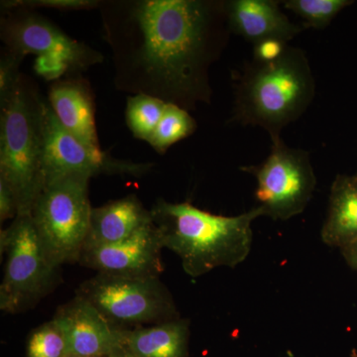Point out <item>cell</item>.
I'll use <instances>...</instances> for the list:
<instances>
[{
    "label": "cell",
    "mask_w": 357,
    "mask_h": 357,
    "mask_svg": "<svg viewBox=\"0 0 357 357\" xmlns=\"http://www.w3.org/2000/svg\"><path fill=\"white\" fill-rule=\"evenodd\" d=\"M117 91L194 110L213 98L211 69L230 30L225 0H102Z\"/></svg>",
    "instance_id": "6da1fadb"
},
{
    "label": "cell",
    "mask_w": 357,
    "mask_h": 357,
    "mask_svg": "<svg viewBox=\"0 0 357 357\" xmlns=\"http://www.w3.org/2000/svg\"><path fill=\"white\" fill-rule=\"evenodd\" d=\"M150 211L162 245L180 257L183 269L192 278L245 261L252 248V223L264 217L257 206L241 215L225 217L189 202L170 203L164 199Z\"/></svg>",
    "instance_id": "7a4b0ae2"
},
{
    "label": "cell",
    "mask_w": 357,
    "mask_h": 357,
    "mask_svg": "<svg viewBox=\"0 0 357 357\" xmlns=\"http://www.w3.org/2000/svg\"><path fill=\"white\" fill-rule=\"evenodd\" d=\"M232 77L234 102L230 121L261 128L271 141L281 138L283 129L307 112L316 95L306 53L290 45L273 62L252 60Z\"/></svg>",
    "instance_id": "3957f363"
},
{
    "label": "cell",
    "mask_w": 357,
    "mask_h": 357,
    "mask_svg": "<svg viewBox=\"0 0 357 357\" xmlns=\"http://www.w3.org/2000/svg\"><path fill=\"white\" fill-rule=\"evenodd\" d=\"M46 102L25 75L13 93L0 102V178L15 195L20 217L31 215L44 189Z\"/></svg>",
    "instance_id": "277c9868"
},
{
    "label": "cell",
    "mask_w": 357,
    "mask_h": 357,
    "mask_svg": "<svg viewBox=\"0 0 357 357\" xmlns=\"http://www.w3.org/2000/svg\"><path fill=\"white\" fill-rule=\"evenodd\" d=\"M91 178L74 176L46 185L35 202L33 225L49 261L79 263L91 222Z\"/></svg>",
    "instance_id": "5b68a950"
},
{
    "label": "cell",
    "mask_w": 357,
    "mask_h": 357,
    "mask_svg": "<svg viewBox=\"0 0 357 357\" xmlns=\"http://www.w3.org/2000/svg\"><path fill=\"white\" fill-rule=\"evenodd\" d=\"M0 251L6 255L0 286V309L20 314L32 309L61 283V267L49 261L31 215H18L0 232Z\"/></svg>",
    "instance_id": "8992f818"
},
{
    "label": "cell",
    "mask_w": 357,
    "mask_h": 357,
    "mask_svg": "<svg viewBox=\"0 0 357 357\" xmlns=\"http://www.w3.org/2000/svg\"><path fill=\"white\" fill-rule=\"evenodd\" d=\"M76 296L86 300L117 330H132L180 319L172 294L160 278H122L96 274Z\"/></svg>",
    "instance_id": "52a82bcc"
},
{
    "label": "cell",
    "mask_w": 357,
    "mask_h": 357,
    "mask_svg": "<svg viewBox=\"0 0 357 357\" xmlns=\"http://www.w3.org/2000/svg\"><path fill=\"white\" fill-rule=\"evenodd\" d=\"M257 182L255 197L264 217L288 220L310 204L317 178L307 152L288 146L282 138L272 141L271 151L261 164L245 166Z\"/></svg>",
    "instance_id": "ba28073f"
},
{
    "label": "cell",
    "mask_w": 357,
    "mask_h": 357,
    "mask_svg": "<svg viewBox=\"0 0 357 357\" xmlns=\"http://www.w3.org/2000/svg\"><path fill=\"white\" fill-rule=\"evenodd\" d=\"M0 39L4 48L26 57L57 61L70 69V76L102 64V54L72 38L48 18L23 6L1 8Z\"/></svg>",
    "instance_id": "9c48e42d"
},
{
    "label": "cell",
    "mask_w": 357,
    "mask_h": 357,
    "mask_svg": "<svg viewBox=\"0 0 357 357\" xmlns=\"http://www.w3.org/2000/svg\"><path fill=\"white\" fill-rule=\"evenodd\" d=\"M153 168V163L114 158L102 149L84 144L61 126L47 100L44 114V187L74 176L89 178L98 175L139 178Z\"/></svg>",
    "instance_id": "30bf717a"
},
{
    "label": "cell",
    "mask_w": 357,
    "mask_h": 357,
    "mask_svg": "<svg viewBox=\"0 0 357 357\" xmlns=\"http://www.w3.org/2000/svg\"><path fill=\"white\" fill-rule=\"evenodd\" d=\"M154 223L122 243L84 248L79 263L98 274L122 278H160L163 250Z\"/></svg>",
    "instance_id": "8fae6325"
},
{
    "label": "cell",
    "mask_w": 357,
    "mask_h": 357,
    "mask_svg": "<svg viewBox=\"0 0 357 357\" xmlns=\"http://www.w3.org/2000/svg\"><path fill=\"white\" fill-rule=\"evenodd\" d=\"M64 333L68 356L109 357L122 349V331L114 328L93 305L76 297L59 307L53 318Z\"/></svg>",
    "instance_id": "7c38bea8"
},
{
    "label": "cell",
    "mask_w": 357,
    "mask_h": 357,
    "mask_svg": "<svg viewBox=\"0 0 357 357\" xmlns=\"http://www.w3.org/2000/svg\"><path fill=\"white\" fill-rule=\"evenodd\" d=\"M230 32L255 45L266 39L289 43L304 29L292 22L274 0H225Z\"/></svg>",
    "instance_id": "4fadbf2b"
},
{
    "label": "cell",
    "mask_w": 357,
    "mask_h": 357,
    "mask_svg": "<svg viewBox=\"0 0 357 357\" xmlns=\"http://www.w3.org/2000/svg\"><path fill=\"white\" fill-rule=\"evenodd\" d=\"M48 103L56 119L68 131L89 146L102 149L96 126V105L89 82L81 75L51 84Z\"/></svg>",
    "instance_id": "5bb4252c"
},
{
    "label": "cell",
    "mask_w": 357,
    "mask_h": 357,
    "mask_svg": "<svg viewBox=\"0 0 357 357\" xmlns=\"http://www.w3.org/2000/svg\"><path fill=\"white\" fill-rule=\"evenodd\" d=\"M152 223L151 211L135 195L109 202L93 208L84 248L122 243Z\"/></svg>",
    "instance_id": "9a60e30c"
},
{
    "label": "cell",
    "mask_w": 357,
    "mask_h": 357,
    "mask_svg": "<svg viewBox=\"0 0 357 357\" xmlns=\"http://www.w3.org/2000/svg\"><path fill=\"white\" fill-rule=\"evenodd\" d=\"M189 342L188 319L122 331V347L133 357H189Z\"/></svg>",
    "instance_id": "2e32d148"
},
{
    "label": "cell",
    "mask_w": 357,
    "mask_h": 357,
    "mask_svg": "<svg viewBox=\"0 0 357 357\" xmlns=\"http://www.w3.org/2000/svg\"><path fill=\"white\" fill-rule=\"evenodd\" d=\"M326 245L342 250L357 239V175H337L321 231Z\"/></svg>",
    "instance_id": "e0dca14e"
},
{
    "label": "cell",
    "mask_w": 357,
    "mask_h": 357,
    "mask_svg": "<svg viewBox=\"0 0 357 357\" xmlns=\"http://www.w3.org/2000/svg\"><path fill=\"white\" fill-rule=\"evenodd\" d=\"M168 103L145 95L130 96L128 98L126 121L133 137L149 142L156 130Z\"/></svg>",
    "instance_id": "ac0fdd59"
},
{
    "label": "cell",
    "mask_w": 357,
    "mask_h": 357,
    "mask_svg": "<svg viewBox=\"0 0 357 357\" xmlns=\"http://www.w3.org/2000/svg\"><path fill=\"white\" fill-rule=\"evenodd\" d=\"M197 121L188 110L168 103L156 130L148 144L157 153L164 155L176 143L196 132Z\"/></svg>",
    "instance_id": "d6986e66"
},
{
    "label": "cell",
    "mask_w": 357,
    "mask_h": 357,
    "mask_svg": "<svg viewBox=\"0 0 357 357\" xmlns=\"http://www.w3.org/2000/svg\"><path fill=\"white\" fill-rule=\"evenodd\" d=\"M351 0H286L282 2L287 10L303 21V27L325 29L340 11L351 6Z\"/></svg>",
    "instance_id": "ffe728a7"
},
{
    "label": "cell",
    "mask_w": 357,
    "mask_h": 357,
    "mask_svg": "<svg viewBox=\"0 0 357 357\" xmlns=\"http://www.w3.org/2000/svg\"><path fill=\"white\" fill-rule=\"evenodd\" d=\"M27 357H68L66 337L54 319L33 330L28 337Z\"/></svg>",
    "instance_id": "44dd1931"
},
{
    "label": "cell",
    "mask_w": 357,
    "mask_h": 357,
    "mask_svg": "<svg viewBox=\"0 0 357 357\" xmlns=\"http://www.w3.org/2000/svg\"><path fill=\"white\" fill-rule=\"evenodd\" d=\"M102 0H4L1 8L23 6L27 8H50L62 11H81L98 9Z\"/></svg>",
    "instance_id": "7402d4cb"
},
{
    "label": "cell",
    "mask_w": 357,
    "mask_h": 357,
    "mask_svg": "<svg viewBox=\"0 0 357 357\" xmlns=\"http://www.w3.org/2000/svg\"><path fill=\"white\" fill-rule=\"evenodd\" d=\"M24 59L6 48L2 50L0 57V102L6 100L20 83L23 75L20 67Z\"/></svg>",
    "instance_id": "603a6c76"
},
{
    "label": "cell",
    "mask_w": 357,
    "mask_h": 357,
    "mask_svg": "<svg viewBox=\"0 0 357 357\" xmlns=\"http://www.w3.org/2000/svg\"><path fill=\"white\" fill-rule=\"evenodd\" d=\"M289 43L279 39H266L253 45L252 60L259 63H270L285 53Z\"/></svg>",
    "instance_id": "cb8c5ba5"
},
{
    "label": "cell",
    "mask_w": 357,
    "mask_h": 357,
    "mask_svg": "<svg viewBox=\"0 0 357 357\" xmlns=\"http://www.w3.org/2000/svg\"><path fill=\"white\" fill-rule=\"evenodd\" d=\"M18 215L15 195L6 181L0 178V220H15Z\"/></svg>",
    "instance_id": "d4e9b609"
},
{
    "label": "cell",
    "mask_w": 357,
    "mask_h": 357,
    "mask_svg": "<svg viewBox=\"0 0 357 357\" xmlns=\"http://www.w3.org/2000/svg\"><path fill=\"white\" fill-rule=\"evenodd\" d=\"M345 262L352 270L357 271V239L349 246L340 250Z\"/></svg>",
    "instance_id": "484cf974"
},
{
    "label": "cell",
    "mask_w": 357,
    "mask_h": 357,
    "mask_svg": "<svg viewBox=\"0 0 357 357\" xmlns=\"http://www.w3.org/2000/svg\"><path fill=\"white\" fill-rule=\"evenodd\" d=\"M109 357H133L129 354L128 351H126V349L122 347V349H119V351H115L114 354H112Z\"/></svg>",
    "instance_id": "4316f807"
},
{
    "label": "cell",
    "mask_w": 357,
    "mask_h": 357,
    "mask_svg": "<svg viewBox=\"0 0 357 357\" xmlns=\"http://www.w3.org/2000/svg\"><path fill=\"white\" fill-rule=\"evenodd\" d=\"M68 357H74V356H68Z\"/></svg>",
    "instance_id": "83f0119b"
},
{
    "label": "cell",
    "mask_w": 357,
    "mask_h": 357,
    "mask_svg": "<svg viewBox=\"0 0 357 357\" xmlns=\"http://www.w3.org/2000/svg\"><path fill=\"white\" fill-rule=\"evenodd\" d=\"M356 175H357V172H356Z\"/></svg>",
    "instance_id": "f1b7e54d"
}]
</instances>
